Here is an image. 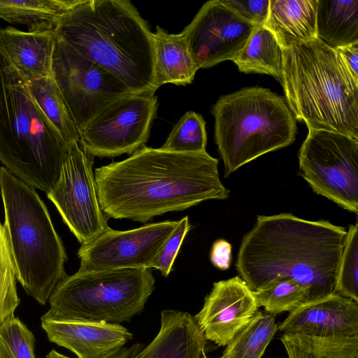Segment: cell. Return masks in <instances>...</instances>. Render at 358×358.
<instances>
[{"label": "cell", "instance_id": "cb8c5ba5", "mask_svg": "<svg viewBox=\"0 0 358 358\" xmlns=\"http://www.w3.org/2000/svg\"><path fill=\"white\" fill-rule=\"evenodd\" d=\"M78 0H0V18L29 31L54 30Z\"/></svg>", "mask_w": 358, "mask_h": 358}, {"label": "cell", "instance_id": "30bf717a", "mask_svg": "<svg viewBox=\"0 0 358 358\" xmlns=\"http://www.w3.org/2000/svg\"><path fill=\"white\" fill-rule=\"evenodd\" d=\"M157 107V97L152 92L118 98L79 131V145L94 157L132 154L148 141Z\"/></svg>", "mask_w": 358, "mask_h": 358}, {"label": "cell", "instance_id": "44dd1931", "mask_svg": "<svg viewBox=\"0 0 358 358\" xmlns=\"http://www.w3.org/2000/svg\"><path fill=\"white\" fill-rule=\"evenodd\" d=\"M154 48V87L191 83L199 69L189 51L183 32L169 34L157 26L152 33Z\"/></svg>", "mask_w": 358, "mask_h": 358}, {"label": "cell", "instance_id": "4dcf8cb0", "mask_svg": "<svg viewBox=\"0 0 358 358\" xmlns=\"http://www.w3.org/2000/svg\"><path fill=\"white\" fill-rule=\"evenodd\" d=\"M16 273L3 224L0 222V325L14 317L20 300Z\"/></svg>", "mask_w": 358, "mask_h": 358}, {"label": "cell", "instance_id": "e0dca14e", "mask_svg": "<svg viewBox=\"0 0 358 358\" xmlns=\"http://www.w3.org/2000/svg\"><path fill=\"white\" fill-rule=\"evenodd\" d=\"M206 341L189 313L165 310L161 313L160 329L150 344L123 347L106 358H201Z\"/></svg>", "mask_w": 358, "mask_h": 358}, {"label": "cell", "instance_id": "5b68a950", "mask_svg": "<svg viewBox=\"0 0 358 358\" xmlns=\"http://www.w3.org/2000/svg\"><path fill=\"white\" fill-rule=\"evenodd\" d=\"M0 190L3 226L17 280L27 294L45 305L66 276L64 244L35 188L1 166Z\"/></svg>", "mask_w": 358, "mask_h": 358}, {"label": "cell", "instance_id": "3957f363", "mask_svg": "<svg viewBox=\"0 0 358 358\" xmlns=\"http://www.w3.org/2000/svg\"><path fill=\"white\" fill-rule=\"evenodd\" d=\"M55 32L121 80L131 94L155 93L152 32L131 1L78 0Z\"/></svg>", "mask_w": 358, "mask_h": 358}, {"label": "cell", "instance_id": "ffe728a7", "mask_svg": "<svg viewBox=\"0 0 358 358\" xmlns=\"http://www.w3.org/2000/svg\"><path fill=\"white\" fill-rule=\"evenodd\" d=\"M317 0H270L264 27L282 50L317 37Z\"/></svg>", "mask_w": 358, "mask_h": 358}, {"label": "cell", "instance_id": "ac0fdd59", "mask_svg": "<svg viewBox=\"0 0 358 358\" xmlns=\"http://www.w3.org/2000/svg\"><path fill=\"white\" fill-rule=\"evenodd\" d=\"M41 327L50 341L69 349L78 358H106L133 337L119 324L41 320Z\"/></svg>", "mask_w": 358, "mask_h": 358}, {"label": "cell", "instance_id": "74e56055", "mask_svg": "<svg viewBox=\"0 0 358 358\" xmlns=\"http://www.w3.org/2000/svg\"><path fill=\"white\" fill-rule=\"evenodd\" d=\"M204 358H208L205 355L203 356Z\"/></svg>", "mask_w": 358, "mask_h": 358}, {"label": "cell", "instance_id": "83f0119b", "mask_svg": "<svg viewBox=\"0 0 358 358\" xmlns=\"http://www.w3.org/2000/svg\"><path fill=\"white\" fill-rule=\"evenodd\" d=\"M259 307L273 315L291 313L310 301L308 289L294 280L277 277L261 289L252 292Z\"/></svg>", "mask_w": 358, "mask_h": 358}, {"label": "cell", "instance_id": "277c9868", "mask_svg": "<svg viewBox=\"0 0 358 358\" xmlns=\"http://www.w3.org/2000/svg\"><path fill=\"white\" fill-rule=\"evenodd\" d=\"M287 103L308 130L358 139V83L336 50L318 38L283 50Z\"/></svg>", "mask_w": 358, "mask_h": 358}, {"label": "cell", "instance_id": "1f68e13d", "mask_svg": "<svg viewBox=\"0 0 358 358\" xmlns=\"http://www.w3.org/2000/svg\"><path fill=\"white\" fill-rule=\"evenodd\" d=\"M35 337L16 317L0 325V358H36Z\"/></svg>", "mask_w": 358, "mask_h": 358}, {"label": "cell", "instance_id": "d590c367", "mask_svg": "<svg viewBox=\"0 0 358 358\" xmlns=\"http://www.w3.org/2000/svg\"><path fill=\"white\" fill-rule=\"evenodd\" d=\"M354 80L358 83V43L334 48Z\"/></svg>", "mask_w": 358, "mask_h": 358}, {"label": "cell", "instance_id": "2e32d148", "mask_svg": "<svg viewBox=\"0 0 358 358\" xmlns=\"http://www.w3.org/2000/svg\"><path fill=\"white\" fill-rule=\"evenodd\" d=\"M277 330L317 338L358 336V303L334 292L289 313Z\"/></svg>", "mask_w": 358, "mask_h": 358}, {"label": "cell", "instance_id": "4fadbf2b", "mask_svg": "<svg viewBox=\"0 0 358 358\" xmlns=\"http://www.w3.org/2000/svg\"><path fill=\"white\" fill-rule=\"evenodd\" d=\"M179 222H153L126 231L108 227L88 243L80 245L78 251L79 270L151 268Z\"/></svg>", "mask_w": 358, "mask_h": 358}, {"label": "cell", "instance_id": "5bb4252c", "mask_svg": "<svg viewBox=\"0 0 358 358\" xmlns=\"http://www.w3.org/2000/svg\"><path fill=\"white\" fill-rule=\"evenodd\" d=\"M256 27L220 0H211L201 6L182 32L199 69L235 59Z\"/></svg>", "mask_w": 358, "mask_h": 358}, {"label": "cell", "instance_id": "484cf974", "mask_svg": "<svg viewBox=\"0 0 358 358\" xmlns=\"http://www.w3.org/2000/svg\"><path fill=\"white\" fill-rule=\"evenodd\" d=\"M280 341L288 358H358V336L317 338L285 333Z\"/></svg>", "mask_w": 358, "mask_h": 358}, {"label": "cell", "instance_id": "8992f818", "mask_svg": "<svg viewBox=\"0 0 358 358\" xmlns=\"http://www.w3.org/2000/svg\"><path fill=\"white\" fill-rule=\"evenodd\" d=\"M71 147L47 122L31 96L28 83L2 60L0 162L3 166L47 194L55 184Z\"/></svg>", "mask_w": 358, "mask_h": 358}, {"label": "cell", "instance_id": "6da1fadb", "mask_svg": "<svg viewBox=\"0 0 358 358\" xmlns=\"http://www.w3.org/2000/svg\"><path fill=\"white\" fill-rule=\"evenodd\" d=\"M100 208L108 218L145 223L211 199H228L218 160L206 151L177 152L143 146L128 158L94 169Z\"/></svg>", "mask_w": 358, "mask_h": 358}, {"label": "cell", "instance_id": "e575fe53", "mask_svg": "<svg viewBox=\"0 0 358 358\" xmlns=\"http://www.w3.org/2000/svg\"><path fill=\"white\" fill-rule=\"evenodd\" d=\"M210 259L215 267L221 270L228 269L231 260V244L224 239L215 241L211 248Z\"/></svg>", "mask_w": 358, "mask_h": 358}, {"label": "cell", "instance_id": "7402d4cb", "mask_svg": "<svg viewBox=\"0 0 358 358\" xmlns=\"http://www.w3.org/2000/svg\"><path fill=\"white\" fill-rule=\"evenodd\" d=\"M316 34L332 48L358 43V0H317Z\"/></svg>", "mask_w": 358, "mask_h": 358}, {"label": "cell", "instance_id": "d6a6232c", "mask_svg": "<svg viewBox=\"0 0 358 358\" xmlns=\"http://www.w3.org/2000/svg\"><path fill=\"white\" fill-rule=\"evenodd\" d=\"M190 224L188 216L180 220L173 233L165 243L162 250L151 265V268L158 269L162 275L167 277L171 271L182 243L189 231Z\"/></svg>", "mask_w": 358, "mask_h": 358}, {"label": "cell", "instance_id": "7a4b0ae2", "mask_svg": "<svg viewBox=\"0 0 358 358\" xmlns=\"http://www.w3.org/2000/svg\"><path fill=\"white\" fill-rule=\"evenodd\" d=\"M346 235L325 220L258 215L241 241L236 267L252 292L280 277L295 280L316 301L334 293Z\"/></svg>", "mask_w": 358, "mask_h": 358}, {"label": "cell", "instance_id": "8fae6325", "mask_svg": "<svg viewBox=\"0 0 358 358\" xmlns=\"http://www.w3.org/2000/svg\"><path fill=\"white\" fill-rule=\"evenodd\" d=\"M52 69L78 131L108 103L131 94L117 78L57 36Z\"/></svg>", "mask_w": 358, "mask_h": 358}, {"label": "cell", "instance_id": "7c38bea8", "mask_svg": "<svg viewBox=\"0 0 358 358\" xmlns=\"http://www.w3.org/2000/svg\"><path fill=\"white\" fill-rule=\"evenodd\" d=\"M94 157L74 143L62 163L59 177L46 194L81 245L109 227L97 197L92 172Z\"/></svg>", "mask_w": 358, "mask_h": 358}, {"label": "cell", "instance_id": "d4e9b609", "mask_svg": "<svg viewBox=\"0 0 358 358\" xmlns=\"http://www.w3.org/2000/svg\"><path fill=\"white\" fill-rule=\"evenodd\" d=\"M232 62L241 72L268 74L280 80L283 50L268 29L264 26H257L242 51Z\"/></svg>", "mask_w": 358, "mask_h": 358}, {"label": "cell", "instance_id": "9a60e30c", "mask_svg": "<svg viewBox=\"0 0 358 358\" xmlns=\"http://www.w3.org/2000/svg\"><path fill=\"white\" fill-rule=\"evenodd\" d=\"M252 291L239 276L214 282L194 317L206 340L226 346L259 310Z\"/></svg>", "mask_w": 358, "mask_h": 358}, {"label": "cell", "instance_id": "52a82bcc", "mask_svg": "<svg viewBox=\"0 0 358 358\" xmlns=\"http://www.w3.org/2000/svg\"><path fill=\"white\" fill-rule=\"evenodd\" d=\"M211 113L225 177L295 140L296 118L286 100L266 88L245 87L222 96Z\"/></svg>", "mask_w": 358, "mask_h": 358}, {"label": "cell", "instance_id": "f546056e", "mask_svg": "<svg viewBox=\"0 0 358 358\" xmlns=\"http://www.w3.org/2000/svg\"><path fill=\"white\" fill-rule=\"evenodd\" d=\"M334 292L358 303V224L347 231Z\"/></svg>", "mask_w": 358, "mask_h": 358}, {"label": "cell", "instance_id": "4316f807", "mask_svg": "<svg viewBox=\"0 0 358 358\" xmlns=\"http://www.w3.org/2000/svg\"><path fill=\"white\" fill-rule=\"evenodd\" d=\"M277 329L275 316L258 310L219 358H262Z\"/></svg>", "mask_w": 358, "mask_h": 358}, {"label": "cell", "instance_id": "9c48e42d", "mask_svg": "<svg viewBox=\"0 0 358 358\" xmlns=\"http://www.w3.org/2000/svg\"><path fill=\"white\" fill-rule=\"evenodd\" d=\"M301 176L312 189L350 212L358 213V139L308 130L299 152Z\"/></svg>", "mask_w": 358, "mask_h": 358}, {"label": "cell", "instance_id": "8d00e7d4", "mask_svg": "<svg viewBox=\"0 0 358 358\" xmlns=\"http://www.w3.org/2000/svg\"><path fill=\"white\" fill-rule=\"evenodd\" d=\"M46 358H71V357H66V356L57 352L55 350H52L47 355Z\"/></svg>", "mask_w": 358, "mask_h": 358}, {"label": "cell", "instance_id": "603a6c76", "mask_svg": "<svg viewBox=\"0 0 358 358\" xmlns=\"http://www.w3.org/2000/svg\"><path fill=\"white\" fill-rule=\"evenodd\" d=\"M27 83L34 102L56 134L69 147L78 143V127L54 76Z\"/></svg>", "mask_w": 358, "mask_h": 358}, {"label": "cell", "instance_id": "836d02e7", "mask_svg": "<svg viewBox=\"0 0 358 358\" xmlns=\"http://www.w3.org/2000/svg\"><path fill=\"white\" fill-rule=\"evenodd\" d=\"M220 1L256 26H264L266 21L270 0H220Z\"/></svg>", "mask_w": 358, "mask_h": 358}, {"label": "cell", "instance_id": "f1b7e54d", "mask_svg": "<svg viewBox=\"0 0 358 358\" xmlns=\"http://www.w3.org/2000/svg\"><path fill=\"white\" fill-rule=\"evenodd\" d=\"M203 117L188 111L179 120L162 149L177 152H206L207 136Z\"/></svg>", "mask_w": 358, "mask_h": 358}, {"label": "cell", "instance_id": "d6986e66", "mask_svg": "<svg viewBox=\"0 0 358 358\" xmlns=\"http://www.w3.org/2000/svg\"><path fill=\"white\" fill-rule=\"evenodd\" d=\"M56 41L54 30L24 31L8 26L0 29V55L27 82L51 77Z\"/></svg>", "mask_w": 358, "mask_h": 358}, {"label": "cell", "instance_id": "ba28073f", "mask_svg": "<svg viewBox=\"0 0 358 358\" xmlns=\"http://www.w3.org/2000/svg\"><path fill=\"white\" fill-rule=\"evenodd\" d=\"M150 268L79 270L55 287L41 320L119 324L141 313L155 289Z\"/></svg>", "mask_w": 358, "mask_h": 358}]
</instances>
